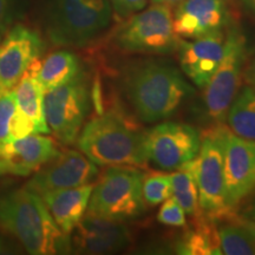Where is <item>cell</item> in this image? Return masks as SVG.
<instances>
[{
    "mask_svg": "<svg viewBox=\"0 0 255 255\" xmlns=\"http://www.w3.org/2000/svg\"><path fill=\"white\" fill-rule=\"evenodd\" d=\"M122 87L139 120L155 123L174 116L194 95V88L170 64L146 59L124 69Z\"/></svg>",
    "mask_w": 255,
    "mask_h": 255,
    "instance_id": "cell-1",
    "label": "cell"
},
{
    "mask_svg": "<svg viewBox=\"0 0 255 255\" xmlns=\"http://www.w3.org/2000/svg\"><path fill=\"white\" fill-rule=\"evenodd\" d=\"M0 228L18 240L28 254H66L70 235L60 231L39 194L24 187L0 197Z\"/></svg>",
    "mask_w": 255,
    "mask_h": 255,
    "instance_id": "cell-2",
    "label": "cell"
},
{
    "mask_svg": "<svg viewBox=\"0 0 255 255\" xmlns=\"http://www.w3.org/2000/svg\"><path fill=\"white\" fill-rule=\"evenodd\" d=\"M79 151L96 165L145 167L144 132L115 111L92 117L77 138Z\"/></svg>",
    "mask_w": 255,
    "mask_h": 255,
    "instance_id": "cell-3",
    "label": "cell"
},
{
    "mask_svg": "<svg viewBox=\"0 0 255 255\" xmlns=\"http://www.w3.org/2000/svg\"><path fill=\"white\" fill-rule=\"evenodd\" d=\"M113 20L109 0H47L46 34L57 46H88L110 27Z\"/></svg>",
    "mask_w": 255,
    "mask_h": 255,
    "instance_id": "cell-4",
    "label": "cell"
},
{
    "mask_svg": "<svg viewBox=\"0 0 255 255\" xmlns=\"http://www.w3.org/2000/svg\"><path fill=\"white\" fill-rule=\"evenodd\" d=\"M143 171L130 165H110L92 188L87 214L127 221L144 210Z\"/></svg>",
    "mask_w": 255,
    "mask_h": 255,
    "instance_id": "cell-5",
    "label": "cell"
},
{
    "mask_svg": "<svg viewBox=\"0 0 255 255\" xmlns=\"http://www.w3.org/2000/svg\"><path fill=\"white\" fill-rule=\"evenodd\" d=\"M181 38L175 33L171 6L152 4L126 19L114 37L124 52L169 55L176 52Z\"/></svg>",
    "mask_w": 255,
    "mask_h": 255,
    "instance_id": "cell-6",
    "label": "cell"
},
{
    "mask_svg": "<svg viewBox=\"0 0 255 255\" xmlns=\"http://www.w3.org/2000/svg\"><path fill=\"white\" fill-rule=\"evenodd\" d=\"M225 128L220 127L202 136L199 155L178 169L190 171L199 190V205L208 218L226 219L231 215L225 197L223 177V137Z\"/></svg>",
    "mask_w": 255,
    "mask_h": 255,
    "instance_id": "cell-7",
    "label": "cell"
},
{
    "mask_svg": "<svg viewBox=\"0 0 255 255\" xmlns=\"http://www.w3.org/2000/svg\"><path fill=\"white\" fill-rule=\"evenodd\" d=\"M90 105V82L83 71L65 84L46 91L44 111L50 132L65 145L77 142Z\"/></svg>",
    "mask_w": 255,
    "mask_h": 255,
    "instance_id": "cell-8",
    "label": "cell"
},
{
    "mask_svg": "<svg viewBox=\"0 0 255 255\" xmlns=\"http://www.w3.org/2000/svg\"><path fill=\"white\" fill-rule=\"evenodd\" d=\"M246 39L238 27H231L226 34L225 53L205 90L207 113L215 122L226 121L228 109L240 89L246 66Z\"/></svg>",
    "mask_w": 255,
    "mask_h": 255,
    "instance_id": "cell-9",
    "label": "cell"
},
{
    "mask_svg": "<svg viewBox=\"0 0 255 255\" xmlns=\"http://www.w3.org/2000/svg\"><path fill=\"white\" fill-rule=\"evenodd\" d=\"M200 132L182 122H162L144 132L148 163L162 170H176L195 158L201 148Z\"/></svg>",
    "mask_w": 255,
    "mask_h": 255,
    "instance_id": "cell-10",
    "label": "cell"
},
{
    "mask_svg": "<svg viewBox=\"0 0 255 255\" xmlns=\"http://www.w3.org/2000/svg\"><path fill=\"white\" fill-rule=\"evenodd\" d=\"M225 197L233 210L255 190V141L225 130L223 137Z\"/></svg>",
    "mask_w": 255,
    "mask_h": 255,
    "instance_id": "cell-11",
    "label": "cell"
},
{
    "mask_svg": "<svg viewBox=\"0 0 255 255\" xmlns=\"http://www.w3.org/2000/svg\"><path fill=\"white\" fill-rule=\"evenodd\" d=\"M98 174L100 171L96 164L82 151L64 149L38 169L26 188L41 196L47 191L94 183Z\"/></svg>",
    "mask_w": 255,
    "mask_h": 255,
    "instance_id": "cell-12",
    "label": "cell"
},
{
    "mask_svg": "<svg viewBox=\"0 0 255 255\" xmlns=\"http://www.w3.org/2000/svg\"><path fill=\"white\" fill-rule=\"evenodd\" d=\"M44 43L37 31L18 24L0 40V88L12 89L40 58Z\"/></svg>",
    "mask_w": 255,
    "mask_h": 255,
    "instance_id": "cell-13",
    "label": "cell"
},
{
    "mask_svg": "<svg viewBox=\"0 0 255 255\" xmlns=\"http://www.w3.org/2000/svg\"><path fill=\"white\" fill-rule=\"evenodd\" d=\"M71 248L78 254H113L131 245L129 228L122 221L84 215L72 231Z\"/></svg>",
    "mask_w": 255,
    "mask_h": 255,
    "instance_id": "cell-14",
    "label": "cell"
},
{
    "mask_svg": "<svg viewBox=\"0 0 255 255\" xmlns=\"http://www.w3.org/2000/svg\"><path fill=\"white\" fill-rule=\"evenodd\" d=\"M227 30H219L195 39L182 40L177 57L184 76L199 89H205L225 53Z\"/></svg>",
    "mask_w": 255,
    "mask_h": 255,
    "instance_id": "cell-15",
    "label": "cell"
},
{
    "mask_svg": "<svg viewBox=\"0 0 255 255\" xmlns=\"http://www.w3.org/2000/svg\"><path fill=\"white\" fill-rule=\"evenodd\" d=\"M60 149L52 137L39 133L11 139L0 145L4 174L28 176L58 155Z\"/></svg>",
    "mask_w": 255,
    "mask_h": 255,
    "instance_id": "cell-16",
    "label": "cell"
},
{
    "mask_svg": "<svg viewBox=\"0 0 255 255\" xmlns=\"http://www.w3.org/2000/svg\"><path fill=\"white\" fill-rule=\"evenodd\" d=\"M226 0H182L173 14L175 33L184 39H195L228 25Z\"/></svg>",
    "mask_w": 255,
    "mask_h": 255,
    "instance_id": "cell-17",
    "label": "cell"
},
{
    "mask_svg": "<svg viewBox=\"0 0 255 255\" xmlns=\"http://www.w3.org/2000/svg\"><path fill=\"white\" fill-rule=\"evenodd\" d=\"M94 183L47 191L41 195L60 231L71 234L87 213Z\"/></svg>",
    "mask_w": 255,
    "mask_h": 255,
    "instance_id": "cell-18",
    "label": "cell"
},
{
    "mask_svg": "<svg viewBox=\"0 0 255 255\" xmlns=\"http://www.w3.org/2000/svg\"><path fill=\"white\" fill-rule=\"evenodd\" d=\"M28 70L33 72L45 92L65 84L82 71L78 56L69 50L55 51L43 60L39 58Z\"/></svg>",
    "mask_w": 255,
    "mask_h": 255,
    "instance_id": "cell-19",
    "label": "cell"
},
{
    "mask_svg": "<svg viewBox=\"0 0 255 255\" xmlns=\"http://www.w3.org/2000/svg\"><path fill=\"white\" fill-rule=\"evenodd\" d=\"M12 90L18 113L33 123L37 133H50L44 111L45 91L33 72L27 70Z\"/></svg>",
    "mask_w": 255,
    "mask_h": 255,
    "instance_id": "cell-20",
    "label": "cell"
},
{
    "mask_svg": "<svg viewBox=\"0 0 255 255\" xmlns=\"http://www.w3.org/2000/svg\"><path fill=\"white\" fill-rule=\"evenodd\" d=\"M226 122L235 135L255 141V88L246 84L239 89L228 109Z\"/></svg>",
    "mask_w": 255,
    "mask_h": 255,
    "instance_id": "cell-21",
    "label": "cell"
},
{
    "mask_svg": "<svg viewBox=\"0 0 255 255\" xmlns=\"http://www.w3.org/2000/svg\"><path fill=\"white\" fill-rule=\"evenodd\" d=\"M213 221L214 219L212 218H209L208 221H199L196 228L187 233L182 240L178 242L176 246L177 253L184 255L222 254L218 229Z\"/></svg>",
    "mask_w": 255,
    "mask_h": 255,
    "instance_id": "cell-22",
    "label": "cell"
},
{
    "mask_svg": "<svg viewBox=\"0 0 255 255\" xmlns=\"http://www.w3.org/2000/svg\"><path fill=\"white\" fill-rule=\"evenodd\" d=\"M216 229L222 254L255 255V235L244 221L221 223Z\"/></svg>",
    "mask_w": 255,
    "mask_h": 255,
    "instance_id": "cell-23",
    "label": "cell"
},
{
    "mask_svg": "<svg viewBox=\"0 0 255 255\" xmlns=\"http://www.w3.org/2000/svg\"><path fill=\"white\" fill-rule=\"evenodd\" d=\"M170 177L171 197L182 207L187 215H196L199 213V190L194 175L184 169H176Z\"/></svg>",
    "mask_w": 255,
    "mask_h": 255,
    "instance_id": "cell-24",
    "label": "cell"
},
{
    "mask_svg": "<svg viewBox=\"0 0 255 255\" xmlns=\"http://www.w3.org/2000/svg\"><path fill=\"white\" fill-rule=\"evenodd\" d=\"M143 199L149 206H158L171 196L170 177L167 174H144L143 177Z\"/></svg>",
    "mask_w": 255,
    "mask_h": 255,
    "instance_id": "cell-25",
    "label": "cell"
},
{
    "mask_svg": "<svg viewBox=\"0 0 255 255\" xmlns=\"http://www.w3.org/2000/svg\"><path fill=\"white\" fill-rule=\"evenodd\" d=\"M17 105L12 89L0 88V145L12 139V126Z\"/></svg>",
    "mask_w": 255,
    "mask_h": 255,
    "instance_id": "cell-26",
    "label": "cell"
},
{
    "mask_svg": "<svg viewBox=\"0 0 255 255\" xmlns=\"http://www.w3.org/2000/svg\"><path fill=\"white\" fill-rule=\"evenodd\" d=\"M186 215L182 207L178 205L173 197H169L159 208L157 220L162 225L170 226V227H182L187 222Z\"/></svg>",
    "mask_w": 255,
    "mask_h": 255,
    "instance_id": "cell-27",
    "label": "cell"
},
{
    "mask_svg": "<svg viewBox=\"0 0 255 255\" xmlns=\"http://www.w3.org/2000/svg\"><path fill=\"white\" fill-rule=\"evenodd\" d=\"M113 8L114 17L120 20H126L132 14L142 11L150 0H109Z\"/></svg>",
    "mask_w": 255,
    "mask_h": 255,
    "instance_id": "cell-28",
    "label": "cell"
},
{
    "mask_svg": "<svg viewBox=\"0 0 255 255\" xmlns=\"http://www.w3.org/2000/svg\"><path fill=\"white\" fill-rule=\"evenodd\" d=\"M14 0H0V40L9 30L13 14Z\"/></svg>",
    "mask_w": 255,
    "mask_h": 255,
    "instance_id": "cell-29",
    "label": "cell"
},
{
    "mask_svg": "<svg viewBox=\"0 0 255 255\" xmlns=\"http://www.w3.org/2000/svg\"><path fill=\"white\" fill-rule=\"evenodd\" d=\"M244 81L246 82V84L255 88V55L251 59V62L245 66Z\"/></svg>",
    "mask_w": 255,
    "mask_h": 255,
    "instance_id": "cell-30",
    "label": "cell"
},
{
    "mask_svg": "<svg viewBox=\"0 0 255 255\" xmlns=\"http://www.w3.org/2000/svg\"><path fill=\"white\" fill-rule=\"evenodd\" d=\"M245 216H246V219L248 220L255 221V203H253V205H252L250 208L245 212Z\"/></svg>",
    "mask_w": 255,
    "mask_h": 255,
    "instance_id": "cell-31",
    "label": "cell"
},
{
    "mask_svg": "<svg viewBox=\"0 0 255 255\" xmlns=\"http://www.w3.org/2000/svg\"><path fill=\"white\" fill-rule=\"evenodd\" d=\"M150 1L154 2V4H164V5L173 6V5L178 4L180 1H182V0H150Z\"/></svg>",
    "mask_w": 255,
    "mask_h": 255,
    "instance_id": "cell-32",
    "label": "cell"
},
{
    "mask_svg": "<svg viewBox=\"0 0 255 255\" xmlns=\"http://www.w3.org/2000/svg\"><path fill=\"white\" fill-rule=\"evenodd\" d=\"M244 5L255 14V0H242Z\"/></svg>",
    "mask_w": 255,
    "mask_h": 255,
    "instance_id": "cell-33",
    "label": "cell"
},
{
    "mask_svg": "<svg viewBox=\"0 0 255 255\" xmlns=\"http://www.w3.org/2000/svg\"><path fill=\"white\" fill-rule=\"evenodd\" d=\"M244 223L247 226V228L250 229V231L253 233L255 235V221H252V220H244Z\"/></svg>",
    "mask_w": 255,
    "mask_h": 255,
    "instance_id": "cell-34",
    "label": "cell"
},
{
    "mask_svg": "<svg viewBox=\"0 0 255 255\" xmlns=\"http://www.w3.org/2000/svg\"><path fill=\"white\" fill-rule=\"evenodd\" d=\"M1 175H5V174H4V170H2V165H1V161H0V176H1Z\"/></svg>",
    "mask_w": 255,
    "mask_h": 255,
    "instance_id": "cell-35",
    "label": "cell"
}]
</instances>
